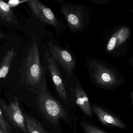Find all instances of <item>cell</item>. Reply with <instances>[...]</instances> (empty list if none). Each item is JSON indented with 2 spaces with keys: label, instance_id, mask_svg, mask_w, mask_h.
<instances>
[{
  "label": "cell",
  "instance_id": "cell-1",
  "mask_svg": "<svg viewBox=\"0 0 133 133\" xmlns=\"http://www.w3.org/2000/svg\"><path fill=\"white\" fill-rule=\"evenodd\" d=\"M19 72V82L21 84L31 87L40 84L43 76V69L36 42H34L29 50L20 67Z\"/></svg>",
  "mask_w": 133,
  "mask_h": 133
},
{
  "label": "cell",
  "instance_id": "cell-2",
  "mask_svg": "<svg viewBox=\"0 0 133 133\" xmlns=\"http://www.w3.org/2000/svg\"><path fill=\"white\" fill-rule=\"evenodd\" d=\"M44 81L37 91L36 102L40 111L44 117L55 126L58 125L61 119H66V113L59 102L47 90Z\"/></svg>",
  "mask_w": 133,
  "mask_h": 133
},
{
  "label": "cell",
  "instance_id": "cell-3",
  "mask_svg": "<svg viewBox=\"0 0 133 133\" xmlns=\"http://www.w3.org/2000/svg\"><path fill=\"white\" fill-rule=\"evenodd\" d=\"M61 5V11L64 16L66 23L73 31L81 29L91 15L88 8L83 4H74L63 0H54Z\"/></svg>",
  "mask_w": 133,
  "mask_h": 133
},
{
  "label": "cell",
  "instance_id": "cell-4",
  "mask_svg": "<svg viewBox=\"0 0 133 133\" xmlns=\"http://www.w3.org/2000/svg\"><path fill=\"white\" fill-rule=\"evenodd\" d=\"M0 106L4 115L13 126L19 128L24 132L27 133L24 115L16 96L10 101L9 104L0 99Z\"/></svg>",
  "mask_w": 133,
  "mask_h": 133
},
{
  "label": "cell",
  "instance_id": "cell-5",
  "mask_svg": "<svg viewBox=\"0 0 133 133\" xmlns=\"http://www.w3.org/2000/svg\"><path fill=\"white\" fill-rule=\"evenodd\" d=\"M34 15L41 22L57 28L60 20L50 8L39 0H29L27 2Z\"/></svg>",
  "mask_w": 133,
  "mask_h": 133
},
{
  "label": "cell",
  "instance_id": "cell-6",
  "mask_svg": "<svg viewBox=\"0 0 133 133\" xmlns=\"http://www.w3.org/2000/svg\"><path fill=\"white\" fill-rule=\"evenodd\" d=\"M92 77L96 83L101 86H113L118 83V81L112 70L98 63L92 62L90 64Z\"/></svg>",
  "mask_w": 133,
  "mask_h": 133
},
{
  "label": "cell",
  "instance_id": "cell-7",
  "mask_svg": "<svg viewBox=\"0 0 133 133\" xmlns=\"http://www.w3.org/2000/svg\"><path fill=\"white\" fill-rule=\"evenodd\" d=\"M50 51L53 57L63 67L68 75L72 72L75 62L72 55L66 50L51 43L49 44Z\"/></svg>",
  "mask_w": 133,
  "mask_h": 133
},
{
  "label": "cell",
  "instance_id": "cell-8",
  "mask_svg": "<svg viewBox=\"0 0 133 133\" xmlns=\"http://www.w3.org/2000/svg\"><path fill=\"white\" fill-rule=\"evenodd\" d=\"M47 61L48 63V67L57 92L61 98L66 101L68 98V93L65 87L64 82L55 61L53 57H51L48 59Z\"/></svg>",
  "mask_w": 133,
  "mask_h": 133
},
{
  "label": "cell",
  "instance_id": "cell-9",
  "mask_svg": "<svg viewBox=\"0 0 133 133\" xmlns=\"http://www.w3.org/2000/svg\"><path fill=\"white\" fill-rule=\"evenodd\" d=\"M93 109L100 122L104 125L119 129H125V125L121 120L104 109L94 105H93Z\"/></svg>",
  "mask_w": 133,
  "mask_h": 133
},
{
  "label": "cell",
  "instance_id": "cell-10",
  "mask_svg": "<svg viewBox=\"0 0 133 133\" xmlns=\"http://www.w3.org/2000/svg\"><path fill=\"white\" fill-rule=\"evenodd\" d=\"M130 34V29L127 26H123L118 28L109 41L107 51H111L116 46L124 43L129 38Z\"/></svg>",
  "mask_w": 133,
  "mask_h": 133
},
{
  "label": "cell",
  "instance_id": "cell-11",
  "mask_svg": "<svg viewBox=\"0 0 133 133\" xmlns=\"http://www.w3.org/2000/svg\"><path fill=\"white\" fill-rule=\"evenodd\" d=\"M75 93L76 104L85 115L90 117L92 116V109L88 97L80 84L76 87Z\"/></svg>",
  "mask_w": 133,
  "mask_h": 133
},
{
  "label": "cell",
  "instance_id": "cell-12",
  "mask_svg": "<svg viewBox=\"0 0 133 133\" xmlns=\"http://www.w3.org/2000/svg\"><path fill=\"white\" fill-rule=\"evenodd\" d=\"M16 54L15 48H12L6 52L0 63V81L5 79L10 70L12 61Z\"/></svg>",
  "mask_w": 133,
  "mask_h": 133
},
{
  "label": "cell",
  "instance_id": "cell-13",
  "mask_svg": "<svg viewBox=\"0 0 133 133\" xmlns=\"http://www.w3.org/2000/svg\"><path fill=\"white\" fill-rule=\"evenodd\" d=\"M0 18L9 23L18 24L13 11L4 0H0Z\"/></svg>",
  "mask_w": 133,
  "mask_h": 133
},
{
  "label": "cell",
  "instance_id": "cell-14",
  "mask_svg": "<svg viewBox=\"0 0 133 133\" xmlns=\"http://www.w3.org/2000/svg\"><path fill=\"white\" fill-rule=\"evenodd\" d=\"M27 131L29 133H48L42 124L34 118L28 115H24Z\"/></svg>",
  "mask_w": 133,
  "mask_h": 133
},
{
  "label": "cell",
  "instance_id": "cell-15",
  "mask_svg": "<svg viewBox=\"0 0 133 133\" xmlns=\"http://www.w3.org/2000/svg\"><path fill=\"white\" fill-rule=\"evenodd\" d=\"M0 128L5 133H11V127L5 120L1 108H0Z\"/></svg>",
  "mask_w": 133,
  "mask_h": 133
},
{
  "label": "cell",
  "instance_id": "cell-16",
  "mask_svg": "<svg viewBox=\"0 0 133 133\" xmlns=\"http://www.w3.org/2000/svg\"><path fill=\"white\" fill-rule=\"evenodd\" d=\"M82 125L83 129L86 133H107L96 127L86 123H82Z\"/></svg>",
  "mask_w": 133,
  "mask_h": 133
},
{
  "label": "cell",
  "instance_id": "cell-17",
  "mask_svg": "<svg viewBox=\"0 0 133 133\" xmlns=\"http://www.w3.org/2000/svg\"><path fill=\"white\" fill-rule=\"evenodd\" d=\"M29 0H9L8 2L9 5L10 7H15L16 5H18L21 3H23L24 2H27L29 1Z\"/></svg>",
  "mask_w": 133,
  "mask_h": 133
},
{
  "label": "cell",
  "instance_id": "cell-18",
  "mask_svg": "<svg viewBox=\"0 0 133 133\" xmlns=\"http://www.w3.org/2000/svg\"><path fill=\"white\" fill-rule=\"evenodd\" d=\"M92 2L99 4L105 5L109 3V0H89Z\"/></svg>",
  "mask_w": 133,
  "mask_h": 133
},
{
  "label": "cell",
  "instance_id": "cell-19",
  "mask_svg": "<svg viewBox=\"0 0 133 133\" xmlns=\"http://www.w3.org/2000/svg\"><path fill=\"white\" fill-rule=\"evenodd\" d=\"M4 37V36H3V34L0 32V39H1V38H2V37Z\"/></svg>",
  "mask_w": 133,
  "mask_h": 133
},
{
  "label": "cell",
  "instance_id": "cell-20",
  "mask_svg": "<svg viewBox=\"0 0 133 133\" xmlns=\"http://www.w3.org/2000/svg\"><path fill=\"white\" fill-rule=\"evenodd\" d=\"M0 133H5L3 131H2V130L1 129V128H0Z\"/></svg>",
  "mask_w": 133,
  "mask_h": 133
},
{
  "label": "cell",
  "instance_id": "cell-21",
  "mask_svg": "<svg viewBox=\"0 0 133 133\" xmlns=\"http://www.w3.org/2000/svg\"><path fill=\"white\" fill-rule=\"evenodd\" d=\"M132 98H133V93L132 94Z\"/></svg>",
  "mask_w": 133,
  "mask_h": 133
},
{
  "label": "cell",
  "instance_id": "cell-22",
  "mask_svg": "<svg viewBox=\"0 0 133 133\" xmlns=\"http://www.w3.org/2000/svg\"><path fill=\"white\" fill-rule=\"evenodd\" d=\"M132 12H133V9L132 10Z\"/></svg>",
  "mask_w": 133,
  "mask_h": 133
}]
</instances>
